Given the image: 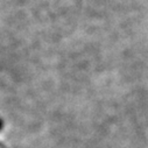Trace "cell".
I'll return each instance as SVG.
<instances>
[{"label":"cell","mask_w":148,"mask_h":148,"mask_svg":"<svg viewBox=\"0 0 148 148\" xmlns=\"http://www.w3.org/2000/svg\"><path fill=\"white\" fill-rule=\"evenodd\" d=\"M1 127H3V121L0 120V128H1Z\"/></svg>","instance_id":"1"}]
</instances>
